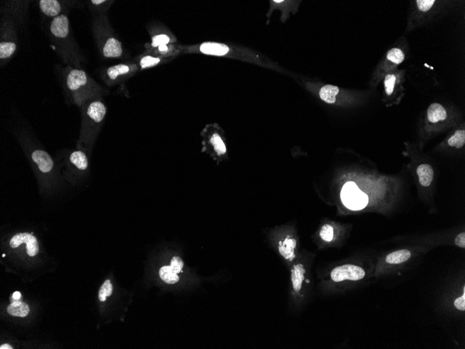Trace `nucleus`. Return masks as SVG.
Wrapping results in <instances>:
<instances>
[{"label": "nucleus", "mask_w": 465, "mask_h": 349, "mask_svg": "<svg viewBox=\"0 0 465 349\" xmlns=\"http://www.w3.org/2000/svg\"><path fill=\"white\" fill-rule=\"evenodd\" d=\"M461 121V112L453 105L439 102L430 104L418 123V147L423 150L430 140L450 131Z\"/></svg>", "instance_id": "nucleus-1"}, {"label": "nucleus", "mask_w": 465, "mask_h": 349, "mask_svg": "<svg viewBox=\"0 0 465 349\" xmlns=\"http://www.w3.org/2000/svg\"><path fill=\"white\" fill-rule=\"evenodd\" d=\"M404 145L402 154L410 161L407 167L418 188L426 190L432 188L436 181V172L431 158L423 153V150L417 144L405 142Z\"/></svg>", "instance_id": "nucleus-2"}, {"label": "nucleus", "mask_w": 465, "mask_h": 349, "mask_svg": "<svg viewBox=\"0 0 465 349\" xmlns=\"http://www.w3.org/2000/svg\"><path fill=\"white\" fill-rule=\"evenodd\" d=\"M453 1L415 0L410 4L406 32L410 33L443 17L450 11Z\"/></svg>", "instance_id": "nucleus-3"}, {"label": "nucleus", "mask_w": 465, "mask_h": 349, "mask_svg": "<svg viewBox=\"0 0 465 349\" xmlns=\"http://www.w3.org/2000/svg\"><path fill=\"white\" fill-rule=\"evenodd\" d=\"M410 53V48L406 38L402 37L396 42L394 46L388 50L378 62L372 73L369 86L372 90H375L382 81L386 73L399 68L402 62L407 58Z\"/></svg>", "instance_id": "nucleus-4"}, {"label": "nucleus", "mask_w": 465, "mask_h": 349, "mask_svg": "<svg viewBox=\"0 0 465 349\" xmlns=\"http://www.w3.org/2000/svg\"><path fill=\"white\" fill-rule=\"evenodd\" d=\"M180 52L184 53H201L217 57H227L241 59L248 62H255L259 59L254 54L238 48L231 47L224 43L205 42L195 46H183L179 48Z\"/></svg>", "instance_id": "nucleus-5"}, {"label": "nucleus", "mask_w": 465, "mask_h": 349, "mask_svg": "<svg viewBox=\"0 0 465 349\" xmlns=\"http://www.w3.org/2000/svg\"><path fill=\"white\" fill-rule=\"evenodd\" d=\"M307 86L310 87L311 90L317 94L320 100L330 105L344 102H362L368 98L367 93L349 92L332 84L309 83Z\"/></svg>", "instance_id": "nucleus-6"}, {"label": "nucleus", "mask_w": 465, "mask_h": 349, "mask_svg": "<svg viewBox=\"0 0 465 349\" xmlns=\"http://www.w3.org/2000/svg\"><path fill=\"white\" fill-rule=\"evenodd\" d=\"M405 73L406 70L397 68L386 73L383 78L382 101L386 108L399 105L405 97Z\"/></svg>", "instance_id": "nucleus-7"}, {"label": "nucleus", "mask_w": 465, "mask_h": 349, "mask_svg": "<svg viewBox=\"0 0 465 349\" xmlns=\"http://www.w3.org/2000/svg\"><path fill=\"white\" fill-rule=\"evenodd\" d=\"M465 126L464 121L448 131L441 143L436 146L434 151L442 154H455L465 150Z\"/></svg>", "instance_id": "nucleus-8"}, {"label": "nucleus", "mask_w": 465, "mask_h": 349, "mask_svg": "<svg viewBox=\"0 0 465 349\" xmlns=\"http://www.w3.org/2000/svg\"><path fill=\"white\" fill-rule=\"evenodd\" d=\"M340 197L343 204L351 211H361L365 209L369 204L360 193L353 181H349L344 184Z\"/></svg>", "instance_id": "nucleus-9"}, {"label": "nucleus", "mask_w": 465, "mask_h": 349, "mask_svg": "<svg viewBox=\"0 0 465 349\" xmlns=\"http://www.w3.org/2000/svg\"><path fill=\"white\" fill-rule=\"evenodd\" d=\"M365 275V270L361 267L346 264L333 268L331 273V278L335 283H340L345 280L357 281L363 279Z\"/></svg>", "instance_id": "nucleus-10"}, {"label": "nucleus", "mask_w": 465, "mask_h": 349, "mask_svg": "<svg viewBox=\"0 0 465 349\" xmlns=\"http://www.w3.org/2000/svg\"><path fill=\"white\" fill-rule=\"evenodd\" d=\"M26 244L27 253L30 257H34L38 252V241L31 233H20L12 237L10 246L12 248L19 247L21 244Z\"/></svg>", "instance_id": "nucleus-11"}, {"label": "nucleus", "mask_w": 465, "mask_h": 349, "mask_svg": "<svg viewBox=\"0 0 465 349\" xmlns=\"http://www.w3.org/2000/svg\"><path fill=\"white\" fill-rule=\"evenodd\" d=\"M32 160L38 166L40 170L43 173L50 172L52 169L54 163L52 158L50 156L47 152L43 150H36L32 153Z\"/></svg>", "instance_id": "nucleus-12"}, {"label": "nucleus", "mask_w": 465, "mask_h": 349, "mask_svg": "<svg viewBox=\"0 0 465 349\" xmlns=\"http://www.w3.org/2000/svg\"><path fill=\"white\" fill-rule=\"evenodd\" d=\"M50 31L56 37H66L69 33L68 17L64 15H60L54 17L51 24Z\"/></svg>", "instance_id": "nucleus-13"}, {"label": "nucleus", "mask_w": 465, "mask_h": 349, "mask_svg": "<svg viewBox=\"0 0 465 349\" xmlns=\"http://www.w3.org/2000/svg\"><path fill=\"white\" fill-rule=\"evenodd\" d=\"M87 77L84 70H73L70 72L67 78V86L70 90L75 91L86 84Z\"/></svg>", "instance_id": "nucleus-14"}, {"label": "nucleus", "mask_w": 465, "mask_h": 349, "mask_svg": "<svg viewBox=\"0 0 465 349\" xmlns=\"http://www.w3.org/2000/svg\"><path fill=\"white\" fill-rule=\"evenodd\" d=\"M297 246V241L295 238L286 237L283 241L279 243V251L281 255L283 256L287 260L293 261L296 257L295 249Z\"/></svg>", "instance_id": "nucleus-15"}, {"label": "nucleus", "mask_w": 465, "mask_h": 349, "mask_svg": "<svg viewBox=\"0 0 465 349\" xmlns=\"http://www.w3.org/2000/svg\"><path fill=\"white\" fill-rule=\"evenodd\" d=\"M123 53L121 43L115 38H110L103 47V54L107 58H117Z\"/></svg>", "instance_id": "nucleus-16"}, {"label": "nucleus", "mask_w": 465, "mask_h": 349, "mask_svg": "<svg viewBox=\"0 0 465 349\" xmlns=\"http://www.w3.org/2000/svg\"><path fill=\"white\" fill-rule=\"evenodd\" d=\"M305 273V269L301 264L293 266V268H292V284H293V289L297 293L299 292L301 290L303 281L305 279V278H304Z\"/></svg>", "instance_id": "nucleus-17"}, {"label": "nucleus", "mask_w": 465, "mask_h": 349, "mask_svg": "<svg viewBox=\"0 0 465 349\" xmlns=\"http://www.w3.org/2000/svg\"><path fill=\"white\" fill-rule=\"evenodd\" d=\"M208 145L211 146L213 151L219 156L227 153V147L222 137L218 133H213L208 137Z\"/></svg>", "instance_id": "nucleus-18"}, {"label": "nucleus", "mask_w": 465, "mask_h": 349, "mask_svg": "<svg viewBox=\"0 0 465 349\" xmlns=\"http://www.w3.org/2000/svg\"><path fill=\"white\" fill-rule=\"evenodd\" d=\"M87 114L96 122L100 123L105 117L106 107L100 101L91 102L88 108Z\"/></svg>", "instance_id": "nucleus-19"}, {"label": "nucleus", "mask_w": 465, "mask_h": 349, "mask_svg": "<svg viewBox=\"0 0 465 349\" xmlns=\"http://www.w3.org/2000/svg\"><path fill=\"white\" fill-rule=\"evenodd\" d=\"M7 312L12 316H27L30 312V307L27 303L20 301L16 300L8 307Z\"/></svg>", "instance_id": "nucleus-20"}, {"label": "nucleus", "mask_w": 465, "mask_h": 349, "mask_svg": "<svg viewBox=\"0 0 465 349\" xmlns=\"http://www.w3.org/2000/svg\"><path fill=\"white\" fill-rule=\"evenodd\" d=\"M412 253L407 249H399L389 253L385 258L386 262L389 264H399L407 262L411 257Z\"/></svg>", "instance_id": "nucleus-21"}, {"label": "nucleus", "mask_w": 465, "mask_h": 349, "mask_svg": "<svg viewBox=\"0 0 465 349\" xmlns=\"http://www.w3.org/2000/svg\"><path fill=\"white\" fill-rule=\"evenodd\" d=\"M39 4L41 11L49 17H57L60 13V4L57 0H41Z\"/></svg>", "instance_id": "nucleus-22"}, {"label": "nucleus", "mask_w": 465, "mask_h": 349, "mask_svg": "<svg viewBox=\"0 0 465 349\" xmlns=\"http://www.w3.org/2000/svg\"><path fill=\"white\" fill-rule=\"evenodd\" d=\"M160 278L166 284H174L179 281V277L171 268V266H165L159 271Z\"/></svg>", "instance_id": "nucleus-23"}, {"label": "nucleus", "mask_w": 465, "mask_h": 349, "mask_svg": "<svg viewBox=\"0 0 465 349\" xmlns=\"http://www.w3.org/2000/svg\"><path fill=\"white\" fill-rule=\"evenodd\" d=\"M70 161L80 170H84L87 168V157L85 155L84 152L80 151V150L73 152L70 155Z\"/></svg>", "instance_id": "nucleus-24"}, {"label": "nucleus", "mask_w": 465, "mask_h": 349, "mask_svg": "<svg viewBox=\"0 0 465 349\" xmlns=\"http://www.w3.org/2000/svg\"><path fill=\"white\" fill-rule=\"evenodd\" d=\"M131 70L129 66L126 65H118L110 67L107 69V75L112 81L116 80L120 75L127 74Z\"/></svg>", "instance_id": "nucleus-25"}, {"label": "nucleus", "mask_w": 465, "mask_h": 349, "mask_svg": "<svg viewBox=\"0 0 465 349\" xmlns=\"http://www.w3.org/2000/svg\"><path fill=\"white\" fill-rule=\"evenodd\" d=\"M320 238L325 242H332L334 238V229L333 226L330 224H325L320 229L319 232Z\"/></svg>", "instance_id": "nucleus-26"}, {"label": "nucleus", "mask_w": 465, "mask_h": 349, "mask_svg": "<svg viewBox=\"0 0 465 349\" xmlns=\"http://www.w3.org/2000/svg\"><path fill=\"white\" fill-rule=\"evenodd\" d=\"M16 49L14 43L2 42L0 44V58L5 59L11 57Z\"/></svg>", "instance_id": "nucleus-27"}, {"label": "nucleus", "mask_w": 465, "mask_h": 349, "mask_svg": "<svg viewBox=\"0 0 465 349\" xmlns=\"http://www.w3.org/2000/svg\"><path fill=\"white\" fill-rule=\"evenodd\" d=\"M160 62H161V59L160 57H155L153 56L148 55L141 59L139 65H140L142 69H146V68L155 66L160 64Z\"/></svg>", "instance_id": "nucleus-28"}, {"label": "nucleus", "mask_w": 465, "mask_h": 349, "mask_svg": "<svg viewBox=\"0 0 465 349\" xmlns=\"http://www.w3.org/2000/svg\"><path fill=\"white\" fill-rule=\"evenodd\" d=\"M112 292H113V286L110 283V280H106L101 286L100 291H99V300L101 302H104L106 300L107 297L112 295Z\"/></svg>", "instance_id": "nucleus-29"}, {"label": "nucleus", "mask_w": 465, "mask_h": 349, "mask_svg": "<svg viewBox=\"0 0 465 349\" xmlns=\"http://www.w3.org/2000/svg\"><path fill=\"white\" fill-rule=\"evenodd\" d=\"M172 39L169 35L166 33H161L156 36H153L152 38L151 46L154 48L159 47L163 45H169L170 43L172 42Z\"/></svg>", "instance_id": "nucleus-30"}, {"label": "nucleus", "mask_w": 465, "mask_h": 349, "mask_svg": "<svg viewBox=\"0 0 465 349\" xmlns=\"http://www.w3.org/2000/svg\"><path fill=\"white\" fill-rule=\"evenodd\" d=\"M183 262L182 259H181L180 257H174L171 259V268H172V270H174L175 273H177V274L181 273V270H182L183 268Z\"/></svg>", "instance_id": "nucleus-31"}, {"label": "nucleus", "mask_w": 465, "mask_h": 349, "mask_svg": "<svg viewBox=\"0 0 465 349\" xmlns=\"http://www.w3.org/2000/svg\"><path fill=\"white\" fill-rule=\"evenodd\" d=\"M455 307L460 311H465V288H464V293L463 295L458 298L454 302Z\"/></svg>", "instance_id": "nucleus-32"}, {"label": "nucleus", "mask_w": 465, "mask_h": 349, "mask_svg": "<svg viewBox=\"0 0 465 349\" xmlns=\"http://www.w3.org/2000/svg\"><path fill=\"white\" fill-rule=\"evenodd\" d=\"M454 243L455 246H458V247L465 248V232H463L461 233H458L456 236H455L454 240Z\"/></svg>", "instance_id": "nucleus-33"}, {"label": "nucleus", "mask_w": 465, "mask_h": 349, "mask_svg": "<svg viewBox=\"0 0 465 349\" xmlns=\"http://www.w3.org/2000/svg\"><path fill=\"white\" fill-rule=\"evenodd\" d=\"M171 46H169V45H163V46H159L158 48V50L160 51L162 54L169 53L170 52V49H173V48H171V49L170 48L171 47Z\"/></svg>", "instance_id": "nucleus-34"}, {"label": "nucleus", "mask_w": 465, "mask_h": 349, "mask_svg": "<svg viewBox=\"0 0 465 349\" xmlns=\"http://www.w3.org/2000/svg\"><path fill=\"white\" fill-rule=\"evenodd\" d=\"M12 298L15 301L18 300L21 298V294L19 291H16L13 294Z\"/></svg>", "instance_id": "nucleus-35"}, {"label": "nucleus", "mask_w": 465, "mask_h": 349, "mask_svg": "<svg viewBox=\"0 0 465 349\" xmlns=\"http://www.w3.org/2000/svg\"><path fill=\"white\" fill-rule=\"evenodd\" d=\"M91 2H92L94 4H96V5H99V4H102V3L105 2V1H104V0H92Z\"/></svg>", "instance_id": "nucleus-36"}, {"label": "nucleus", "mask_w": 465, "mask_h": 349, "mask_svg": "<svg viewBox=\"0 0 465 349\" xmlns=\"http://www.w3.org/2000/svg\"><path fill=\"white\" fill-rule=\"evenodd\" d=\"M12 347L9 345L8 344H2V345L0 347V349H12Z\"/></svg>", "instance_id": "nucleus-37"}, {"label": "nucleus", "mask_w": 465, "mask_h": 349, "mask_svg": "<svg viewBox=\"0 0 465 349\" xmlns=\"http://www.w3.org/2000/svg\"><path fill=\"white\" fill-rule=\"evenodd\" d=\"M5 256H6V254H2V257H5Z\"/></svg>", "instance_id": "nucleus-38"}]
</instances>
